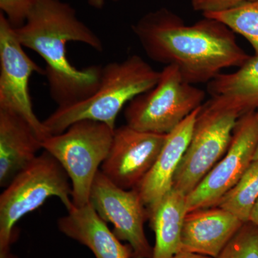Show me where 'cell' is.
<instances>
[{
  "instance_id": "obj_1",
  "label": "cell",
  "mask_w": 258,
  "mask_h": 258,
  "mask_svg": "<svg viewBox=\"0 0 258 258\" xmlns=\"http://www.w3.org/2000/svg\"><path fill=\"white\" fill-rule=\"evenodd\" d=\"M132 30L151 60L175 66L193 85L209 83L222 70L240 68L250 57L223 23L205 17L186 25L166 8L144 15Z\"/></svg>"
},
{
  "instance_id": "obj_2",
  "label": "cell",
  "mask_w": 258,
  "mask_h": 258,
  "mask_svg": "<svg viewBox=\"0 0 258 258\" xmlns=\"http://www.w3.org/2000/svg\"><path fill=\"white\" fill-rule=\"evenodd\" d=\"M15 29L23 46L45 61L44 76L57 107L74 104L96 92L103 66L75 67L68 59L66 47L68 42H79L102 52L103 42L78 18L71 5L62 0H39L25 23Z\"/></svg>"
},
{
  "instance_id": "obj_3",
  "label": "cell",
  "mask_w": 258,
  "mask_h": 258,
  "mask_svg": "<svg viewBox=\"0 0 258 258\" xmlns=\"http://www.w3.org/2000/svg\"><path fill=\"white\" fill-rule=\"evenodd\" d=\"M160 77L138 55L103 66L101 81L96 92L73 105L57 107L43 120L50 135L62 133L73 123L82 120H96L115 129V120L125 105L135 97L155 86Z\"/></svg>"
},
{
  "instance_id": "obj_4",
  "label": "cell",
  "mask_w": 258,
  "mask_h": 258,
  "mask_svg": "<svg viewBox=\"0 0 258 258\" xmlns=\"http://www.w3.org/2000/svg\"><path fill=\"white\" fill-rule=\"evenodd\" d=\"M69 176L53 156L44 150L20 171L0 196V249H9L17 222L56 197L68 212L74 208Z\"/></svg>"
},
{
  "instance_id": "obj_5",
  "label": "cell",
  "mask_w": 258,
  "mask_h": 258,
  "mask_svg": "<svg viewBox=\"0 0 258 258\" xmlns=\"http://www.w3.org/2000/svg\"><path fill=\"white\" fill-rule=\"evenodd\" d=\"M115 129L96 120H79L42 142V149L69 175L75 207L89 203L93 181L109 152Z\"/></svg>"
},
{
  "instance_id": "obj_6",
  "label": "cell",
  "mask_w": 258,
  "mask_h": 258,
  "mask_svg": "<svg viewBox=\"0 0 258 258\" xmlns=\"http://www.w3.org/2000/svg\"><path fill=\"white\" fill-rule=\"evenodd\" d=\"M206 93L185 81L174 66L160 71L155 86L125 106L126 124L137 130L168 134L204 104Z\"/></svg>"
},
{
  "instance_id": "obj_7",
  "label": "cell",
  "mask_w": 258,
  "mask_h": 258,
  "mask_svg": "<svg viewBox=\"0 0 258 258\" xmlns=\"http://www.w3.org/2000/svg\"><path fill=\"white\" fill-rule=\"evenodd\" d=\"M240 117L235 111L204 103L174 176V189L186 196L198 186L227 152Z\"/></svg>"
},
{
  "instance_id": "obj_8",
  "label": "cell",
  "mask_w": 258,
  "mask_h": 258,
  "mask_svg": "<svg viewBox=\"0 0 258 258\" xmlns=\"http://www.w3.org/2000/svg\"><path fill=\"white\" fill-rule=\"evenodd\" d=\"M258 144V114L251 111L237 120L223 157L186 196L188 212L215 207L253 161Z\"/></svg>"
},
{
  "instance_id": "obj_9",
  "label": "cell",
  "mask_w": 258,
  "mask_h": 258,
  "mask_svg": "<svg viewBox=\"0 0 258 258\" xmlns=\"http://www.w3.org/2000/svg\"><path fill=\"white\" fill-rule=\"evenodd\" d=\"M89 203L105 222L113 225L116 237L128 242L133 258H152L153 247L144 232L149 213L137 188L122 189L99 170L93 181Z\"/></svg>"
},
{
  "instance_id": "obj_10",
  "label": "cell",
  "mask_w": 258,
  "mask_h": 258,
  "mask_svg": "<svg viewBox=\"0 0 258 258\" xmlns=\"http://www.w3.org/2000/svg\"><path fill=\"white\" fill-rule=\"evenodd\" d=\"M34 73L45 75L26 52L15 29L0 13V108L24 117L43 142L50 134L34 112L29 82Z\"/></svg>"
},
{
  "instance_id": "obj_11",
  "label": "cell",
  "mask_w": 258,
  "mask_h": 258,
  "mask_svg": "<svg viewBox=\"0 0 258 258\" xmlns=\"http://www.w3.org/2000/svg\"><path fill=\"white\" fill-rule=\"evenodd\" d=\"M166 137L167 134L142 132L127 124L115 128L100 170L122 189L138 187L159 157Z\"/></svg>"
},
{
  "instance_id": "obj_12",
  "label": "cell",
  "mask_w": 258,
  "mask_h": 258,
  "mask_svg": "<svg viewBox=\"0 0 258 258\" xmlns=\"http://www.w3.org/2000/svg\"><path fill=\"white\" fill-rule=\"evenodd\" d=\"M244 224L218 206L187 212L181 233V250L217 258Z\"/></svg>"
},
{
  "instance_id": "obj_13",
  "label": "cell",
  "mask_w": 258,
  "mask_h": 258,
  "mask_svg": "<svg viewBox=\"0 0 258 258\" xmlns=\"http://www.w3.org/2000/svg\"><path fill=\"white\" fill-rule=\"evenodd\" d=\"M201 107L167 134L154 166L137 188L148 210L154 208L172 189L174 176L189 146Z\"/></svg>"
},
{
  "instance_id": "obj_14",
  "label": "cell",
  "mask_w": 258,
  "mask_h": 258,
  "mask_svg": "<svg viewBox=\"0 0 258 258\" xmlns=\"http://www.w3.org/2000/svg\"><path fill=\"white\" fill-rule=\"evenodd\" d=\"M42 142L24 117L0 108V186L6 187L38 156Z\"/></svg>"
},
{
  "instance_id": "obj_15",
  "label": "cell",
  "mask_w": 258,
  "mask_h": 258,
  "mask_svg": "<svg viewBox=\"0 0 258 258\" xmlns=\"http://www.w3.org/2000/svg\"><path fill=\"white\" fill-rule=\"evenodd\" d=\"M64 235L86 246L96 258H133L129 244H123L91 203L75 207L57 221Z\"/></svg>"
},
{
  "instance_id": "obj_16",
  "label": "cell",
  "mask_w": 258,
  "mask_h": 258,
  "mask_svg": "<svg viewBox=\"0 0 258 258\" xmlns=\"http://www.w3.org/2000/svg\"><path fill=\"white\" fill-rule=\"evenodd\" d=\"M209 102L242 115L258 108V55L250 57L237 71L220 74L208 83Z\"/></svg>"
},
{
  "instance_id": "obj_17",
  "label": "cell",
  "mask_w": 258,
  "mask_h": 258,
  "mask_svg": "<svg viewBox=\"0 0 258 258\" xmlns=\"http://www.w3.org/2000/svg\"><path fill=\"white\" fill-rule=\"evenodd\" d=\"M148 211L155 234L152 258L172 257L181 251V233L188 212L186 195L172 188Z\"/></svg>"
},
{
  "instance_id": "obj_18",
  "label": "cell",
  "mask_w": 258,
  "mask_h": 258,
  "mask_svg": "<svg viewBox=\"0 0 258 258\" xmlns=\"http://www.w3.org/2000/svg\"><path fill=\"white\" fill-rule=\"evenodd\" d=\"M258 198V160L253 161L237 184L217 206L233 214L244 223Z\"/></svg>"
},
{
  "instance_id": "obj_19",
  "label": "cell",
  "mask_w": 258,
  "mask_h": 258,
  "mask_svg": "<svg viewBox=\"0 0 258 258\" xmlns=\"http://www.w3.org/2000/svg\"><path fill=\"white\" fill-rule=\"evenodd\" d=\"M203 14L205 18L216 20L235 33L240 34L249 42L255 55H258V1Z\"/></svg>"
},
{
  "instance_id": "obj_20",
  "label": "cell",
  "mask_w": 258,
  "mask_h": 258,
  "mask_svg": "<svg viewBox=\"0 0 258 258\" xmlns=\"http://www.w3.org/2000/svg\"><path fill=\"white\" fill-rule=\"evenodd\" d=\"M217 258H258V229L245 222Z\"/></svg>"
},
{
  "instance_id": "obj_21",
  "label": "cell",
  "mask_w": 258,
  "mask_h": 258,
  "mask_svg": "<svg viewBox=\"0 0 258 258\" xmlns=\"http://www.w3.org/2000/svg\"><path fill=\"white\" fill-rule=\"evenodd\" d=\"M39 0H0V13L10 23L18 28L26 21Z\"/></svg>"
},
{
  "instance_id": "obj_22",
  "label": "cell",
  "mask_w": 258,
  "mask_h": 258,
  "mask_svg": "<svg viewBox=\"0 0 258 258\" xmlns=\"http://www.w3.org/2000/svg\"><path fill=\"white\" fill-rule=\"evenodd\" d=\"M256 1L258 0H203L194 9L203 13H209L229 9L244 3Z\"/></svg>"
},
{
  "instance_id": "obj_23",
  "label": "cell",
  "mask_w": 258,
  "mask_h": 258,
  "mask_svg": "<svg viewBox=\"0 0 258 258\" xmlns=\"http://www.w3.org/2000/svg\"><path fill=\"white\" fill-rule=\"evenodd\" d=\"M248 222L255 226L258 229V198L249 212Z\"/></svg>"
},
{
  "instance_id": "obj_24",
  "label": "cell",
  "mask_w": 258,
  "mask_h": 258,
  "mask_svg": "<svg viewBox=\"0 0 258 258\" xmlns=\"http://www.w3.org/2000/svg\"><path fill=\"white\" fill-rule=\"evenodd\" d=\"M171 258H212L208 256L202 255V254L193 253V252H186V251H180L175 255Z\"/></svg>"
},
{
  "instance_id": "obj_25",
  "label": "cell",
  "mask_w": 258,
  "mask_h": 258,
  "mask_svg": "<svg viewBox=\"0 0 258 258\" xmlns=\"http://www.w3.org/2000/svg\"><path fill=\"white\" fill-rule=\"evenodd\" d=\"M112 1L117 2L120 1V0H112ZM86 2L92 8L98 10H101L103 6H104L106 0H86Z\"/></svg>"
},
{
  "instance_id": "obj_26",
  "label": "cell",
  "mask_w": 258,
  "mask_h": 258,
  "mask_svg": "<svg viewBox=\"0 0 258 258\" xmlns=\"http://www.w3.org/2000/svg\"><path fill=\"white\" fill-rule=\"evenodd\" d=\"M0 258H18L9 249H0Z\"/></svg>"
},
{
  "instance_id": "obj_27",
  "label": "cell",
  "mask_w": 258,
  "mask_h": 258,
  "mask_svg": "<svg viewBox=\"0 0 258 258\" xmlns=\"http://www.w3.org/2000/svg\"><path fill=\"white\" fill-rule=\"evenodd\" d=\"M256 111H257V113L258 114V108L257 110H256ZM257 160H258V144H257V148H256L255 153H254V159H253V161H257Z\"/></svg>"
},
{
  "instance_id": "obj_28",
  "label": "cell",
  "mask_w": 258,
  "mask_h": 258,
  "mask_svg": "<svg viewBox=\"0 0 258 258\" xmlns=\"http://www.w3.org/2000/svg\"><path fill=\"white\" fill-rule=\"evenodd\" d=\"M203 1V0H191V5H192L193 8H195L196 5H198L200 2Z\"/></svg>"
}]
</instances>
